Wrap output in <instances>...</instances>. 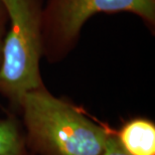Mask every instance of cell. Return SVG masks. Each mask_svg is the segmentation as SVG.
Segmentation results:
<instances>
[{
	"label": "cell",
	"instance_id": "1",
	"mask_svg": "<svg viewBox=\"0 0 155 155\" xmlns=\"http://www.w3.org/2000/svg\"><path fill=\"white\" fill-rule=\"evenodd\" d=\"M20 114L27 147L33 155H102L110 127L97 123L45 86L21 99Z\"/></svg>",
	"mask_w": 155,
	"mask_h": 155
},
{
	"label": "cell",
	"instance_id": "2",
	"mask_svg": "<svg viewBox=\"0 0 155 155\" xmlns=\"http://www.w3.org/2000/svg\"><path fill=\"white\" fill-rule=\"evenodd\" d=\"M8 15L2 46L0 96L14 114L27 93L45 87L40 61L43 58V0H0Z\"/></svg>",
	"mask_w": 155,
	"mask_h": 155
},
{
	"label": "cell",
	"instance_id": "3",
	"mask_svg": "<svg viewBox=\"0 0 155 155\" xmlns=\"http://www.w3.org/2000/svg\"><path fill=\"white\" fill-rule=\"evenodd\" d=\"M128 12L150 30L155 27V0H46L43 4V58L55 64L76 48L84 25L98 13Z\"/></svg>",
	"mask_w": 155,
	"mask_h": 155
},
{
	"label": "cell",
	"instance_id": "4",
	"mask_svg": "<svg viewBox=\"0 0 155 155\" xmlns=\"http://www.w3.org/2000/svg\"><path fill=\"white\" fill-rule=\"evenodd\" d=\"M116 136L129 155H155V123L147 118L127 120Z\"/></svg>",
	"mask_w": 155,
	"mask_h": 155
},
{
	"label": "cell",
	"instance_id": "5",
	"mask_svg": "<svg viewBox=\"0 0 155 155\" xmlns=\"http://www.w3.org/2000/svg\"><path fill=\"white\" fill-rule=\"evenodd\" d=\"M0 155H33L16 114L0 119Z\"/></svg>",
	"mask_w": 155,
	"mask_h": 155
},
{
	"label": "cell",
	"instance_id": "6",
	"mask_svg": "<svg viewBox=\"0 0 155 155\" xmlns=\"http://www.w3.org/2000/svg\"><path fill=\"white\" fill-rule=\"evenodd\" d=\"M102 155H129L123 149L121 144L118 141L116 136V130L111 128L109 130V134L107 136V140L105 143L104 151Z\"/></svg>",
	"mask_w": 155,
	"mask_h": 155
},
{
	"label": "cell",
	"instance_id": "7",
	"mask_svg": "<svg viewBox=\"0 0 155 155\" xmlns=\"http://www.w3.org/2000/svg\"><path fill=\"white\" fill-rule=\"evenodd\" d=\"M8 26V15L6 12L5 7L0 1V64H1L2 58V46H3V39H4L6 30Z\"/></svg>",
	"mask_w": 155,
	"mask_h": 155
}]
</instances>
